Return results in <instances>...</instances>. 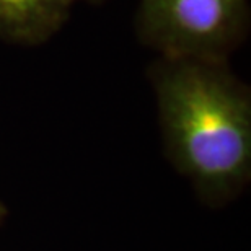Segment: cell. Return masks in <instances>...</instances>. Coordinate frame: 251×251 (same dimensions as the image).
<instances>
[{
    "instance_id": "cell-2",
    "label": "cell",
    "mask_w": 251,
    "mask_h": 251,
    "mask_svg": "<svg viewBox=\"0 0 251 251\" xmlns=\"http://www.w3.org/2000/svg\"><path fill=\"white\" fill-rule=\"evenodd\" d=\"M248 20V0H140L137 31L163 57L228 61Z\"/></svg>"
},
{
    "instance_id": "cell-5",
    "label": "cell",
    "mask_w": 251,
    "mask_h": 251,
    "mask_svg": "<svg viewBox=\"0 0 251 251\" xmlns=\"http://www.w3.org/2000/svg\"><path fill=\"white\" fill-rule=\"evenodd\" d=\"M87 2H103V0H87Z\"/></svg>"
},
{
    "instance_id": "cell-1",
    "label": "cell",
    "mask_w": 251,
    "mask_h": 251,
    "mask_svg": "<svg viewBox=\"0 0 251 251\" xmlns=\"http://www.w3.org/2000/svg\"><path fill=\"white\" fill-rule=\"evenodd\" d=\"M165 152L209 205H224L251 176V93L228 61L160 57L149 72Z\"/></svg>"
},
{
    "instance_id": "cell-3",
    "label": "cell",
    "mask_w": 251,
    "mask_h": 251,
    "mask_svg": "<svg viewBox=\"0 0 251 251\" xmlns=\"http://www.w3.org/2000/svg\"><path fill=\"white\" fill-rule=\"evenodd\" d=\"M77 0H0V39L34 46L65 23Z\"/></svg>"
},
{
    "instance_id": "cell-4",
    "label": "cell",
    "mask_w": 251,
    "mask_h": 251,
    "mask_svg": "<svg viewBox=\"0 0 251 251\" xmlns=\"http://www.w3.org/2000/svg\"><path fill=\"white\" fill-rule=\"evenodd\" d=\"M7 214H8V210H7V207H5V204L0 201V224L3 222V219L7 217Z\"/></svg>"
}]
</instances>
